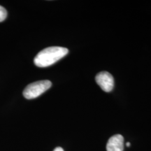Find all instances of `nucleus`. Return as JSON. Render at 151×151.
<instances>
[{"label":"nucleus","mask_w":151,"mask_h":151,"mask_svg":"<svg viewBox=\"0 0 151 151\" xmlns=\"http://www.w3.org/2000/svg\"><path fill=\"white\" fill-rule=\"evenodd\" d=\"M96 83L99 85L101 90L106 92H109L114 87V78L110 73L107 71L99 72L95 77Z\"/></svg>","instance_id":"nucleus-3"},{"label":"nucleus","mask_w":151,"mask_h":151,"mask_svg":"<svg viewBox=\"0 0 151 151\" xmlns=\"http://www.w3.org/2000/svg\"><path fill=\"white\" fill-rule=\"evenodd\" d=\"M53 151H64L63 148H62L61 147H57L56 148H55V150Z\"/></svg>","instance_id":"nucleus-6"},{"label":"nucleus","mask_w":151,"mask_h":151,"mask_svg":"<svg viewBox=\"0 0 151 151\" xmlns=\"http://www.w3.org/2000/svg\"><path fill=\"white\" fill-rule=\"evenodd\" d=\"M126 146H127V147H129V146H130V143H129V142H127V143H126Z\"/></svg>","instance_id":"nucleus-7"},{"label":"nucleus","mask_w":151,"mask_h":151,"mask_svg":"<svg viewBox=\"0 0 151 151\" xmlns=\"http://www.w3.org/2000/svg\"><path fill=\"white\" fill-rule=\"evenodd\" d=\"M124 138L120 134L111 137L106 145L107 151H123Z\"/></svg>","instance_id":"nucleus-4"},{"label":"nucleus","mask_w":151,"mask_h":151,"mask_svg":"<svg viewBox=\"0 0 151 151\" xmlns=\"http://www.w3.org/2000/svg\"><path fill=\"white\" fill-rule=\"evenodd\" d=\"M68 52V49L64 47H48L37 55L34 59V62L39 67H47L59 61L67 55Z\"/></svg>","instance_id":"nucleus-1"},{"label":"nucleus","mask_w":151,"mask_h":151,"mask_svg":"<svg viewBox=\"0 0 151 151\" xmlns=\"http://www.w3.org/2000/svg\"><path fill=\"white\" fill-rule=\"evenodd\" d=\"M51 86V82L48 80L36 81L26 87L23 91V96L27 99H35L48 90Z\"/></svg>","instance_id":"nucleus-2"},{"label":"nucleus","mask_w":151,"mask_h":151,"mask_svg":"<svg viewBox=\"0 0 151 151\" xmlns=\"http://www.w3.org/2000/svg\"><path fill=\"white\" fill-rule=\"evenodd\" d=\"M7 16V11L3 6H0V22H2L5 20Z\"/></svg>","instance_id":"nucleus-5"}]
</instances>
